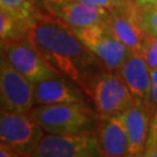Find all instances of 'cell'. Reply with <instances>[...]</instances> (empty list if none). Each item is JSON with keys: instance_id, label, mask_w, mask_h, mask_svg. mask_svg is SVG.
<instances>
[{"instance_id": "3957f363", "label": "cell", "mask_w": 157, "mask_h": 157, "mask_svg": "<svg viewBox=\"0 0 157 157\" xmlns=\"http://www.w3.org/2000/svg\"><path fill=\"white\" fill-rule=\"evenodd\" d=\"M87 95L100 119L121 114L135 102L120 73L107 69L94 78Z\"/></svg>"}, {"instance_id": "277c9868", "label": "cell", "mask_w": 157, "mask_h": 157, "mask_svg": "<svg viewBox=\"0 0 157 157\" xmlns=\"http://www.w3.org/2000/svg\"><path fill=\"white\" fill-rule=\"evenodd\" d=\"M44 130L30 112L1 109L0 140L21 157H29L35 150Z\"/></svg>"}, {"instance_id": "30bf717a", "label": "cell", "mask_w": 157, "mask_h": 157, "mask_svg": "<svg viewBox=\"0 0 157 157\" xmlns=\"http://www.w3.org/2000/svg\"><path fill=\"white\" fill-rule=\"evenodd\" d=\"M134 98L135 102L144 105L151 109V69L142 54L130 52L122 67L118 71Z\"/></svg>"}, {"instance_id": "ba28073f", "label": "cell", "mask_w": 157, "mask_h": 157, "mask_svg": "<svg viewBox=\"0 0 157 157\" xmlns=\"http://www.w3.org/2000/svg\"><path fill=\"white\" fill-rule=\"evenodd\" d=\"M142 10L133 1L124 7L109 10L106 22L130 52L144 55L149 34L142 26Z\"/></svg>"}, {"instance_id": "7a4b0ae2", "label": "cell", "mask_w": 157, "mask_h": 157, "mask_svg": "<svg viewBox=\"0 0 157 157\" xmlns=\"http://www.w3.org/2000/svg\"><path fill=\"white\" fill-rule=\"evenodd\" d=\"M30 113L47 134H91L98 128V115H95L86 102L36 105Z\"/></svg>"}, {"instance_id": "52a82bcc", "label": "cell", "mask_w": 157, "mask_h": 157, "mask_svg": "<svg viewBox=\"0 0 157 157\" xmlns=\"http://www.w3.org/2000/svg\"><path fill=\"white\" fill-rule=\"evenodd\" d=\"M2 57L33 84L57 75L28 37L7 43L1 47Z\"/></svg>"}, {"instance_id": "ac0fdd59", "label": "cell", "mask_w": 157, "mask_h": 157, "mask_svg": "<svg viewBox=\"0 0 157 157\" xmlns=\"http://www.w3.org/2000/svg\"><path fill=\"white\" fill-rule=\"evenodd\" d=\"M141 21L147 33L150 35H157V10L142 11Z\"/></svg>"}, {"instance_id": "d6986e66", "label": "cell", "mask_w": 157, "mask_h": 157, "mask_svg": "<svg viewBox=\"0 0 157 157\" xmlns=\"http://www.w3.org/2000/svg\"><path fill=\"white\" fill-rule=\"evenodd\" d=\"M144 57L150 69L157 67V35L149 34V39L144 50Z\"/></svg>"}, {"instance_id": "d4e9b609", "label": "cell", "mask_w": 157, "mask_h": 157, "mask_svg": "<svg viewBox=\"0 0 157 157\" xmlns=\"http://www.w3.org/2000/svg\"><path fill=\"white\" fill-rule=\"evenodd\" d=\"M135 0H109V2L113 5V7H124L129 4H132Z\"/></svg>"}, {"instance_id": "9a60e30c", "label": "cell", "mask_w": 157, "mask_h": 157, "mask_svg": "<svg viewBox=\"0 0 157 157\" xmlns=\"http://www.w3.org/2000/svg\"><path fill=\"white\" fill-rule=\"evenodd\" d=\"M29 25L0 11V41L1 47L14 41L26 39Z\"/></svg>"}, {"instance_id": "2e32d148", "label": "cell", "mask_w": 157, "mask_h": 157, "mask_svg": "<svg viewBox=\"0 0 157 157\" xmlns=\"http://www.w3.org/2000/svg\"><path fill=\"white\" fill-rule=\"evenodd\" d=\"M0 10L1 12H5L12 17L28 23L29 26L42 11L30 0H0Z\"/></svg>"}, {"instance_id": "ffe728a7", "label": "cell", "mask_w": 157, "mask_h": 157, "mask_svg": "<svg viewBox=\"0 0 157 157\" xmlns=\"http://www.w3.org/2000/svg\"><path fill=\"white\" fill-rule=\"evenodd\" d=\"M151 92H150V97H151V105L154 108V112L157 111V67L151 69Z\"/></svg>"}, {"instance_id": "8992f818", "label": "cell", "mask_w": 157, "mask_h": 157, "mask_svg": "<svg viewBox=\"0 0 157 157\" xmlns=\"http://www.w3.org/2000/svg\"><path fill=\"white\" fill-rule=\"evenodd\" d=\"M29 157H104L97 134H44Z\"/></svg>"}, {"instance_id": "603a6c76", "label": "cell", "mask_w": 157, "mask_h": 157, "mask_svg": "<svg viewBox=\"0 0 157 157\" xmlns=\"http://www.w3.org/2000/svg\"><path fill=\"white\" fill-rule=\"evenodd\" d=\"M135 2L142 11H150L155 8L157 0H135Z\"/></svg>"}, {"instance_id": "4316f807", "label": "cell", "mask_w": 157, "mask_h": 157, "mask_svg": "<svg viewBox=\"0 0 157 157\" xmlns=\"http://www.w3.org/2000/svg\"><path fill=\"white\" fill-rule=\"evenodd\" d=\"M118 157H128V156H118Z\"/></svg>"}, {"instance_id": "cb8c5ba5", "label": "cell", "mask_w": 157, "mask_h": 157, "mask_svg": "<svg viewBox=\"0 0 157 157\" xmlns=\"http://www.w3.org/2000/svg\"><path fill=\"white\" fill-rule=\"evenodd\" d=\"M0 157H21L19 154L12 150L11 148H8L7 146H5L4 143L0 144Z\"/></svg>"}, {"instance_id": "7402d4cb", "label": "cell", "mask_w": 157, "mask_h": 157, "mask_svg": "<svg viewBox=\"0 0 157 157\" xmlns=\"http://www.w3.org/2000/svg\"><path fill=\"white\" fill-rule=\"evenodd\" d=\"M36 7H39L40 10H47L48 7L55 4H59L64 0H30Z\"/></svg>"}, {"instance_id": "8fae6325", "label": "cell", "mask_w": 157, "mask_h": 157, "mask_svg": "<svg viewBox=\"0 0 157 157\" xmlns=\"http://www.w3.org/2000/svg\"><path fill=\"white\" fill-rule=\"evenodd\" d=\"M84 90L61 73L34 84L35 105L85 102Z\"/></svg>"}, {"instance_id": "e0dca14e", "label": "cell", "mask_w": 157, "mask_h": 157, "mask_svg": "<svg viewBox=\"0 0 157 157\" xmlns=\"http://www.w3.org/2000/svg\"><path fill=\"white\" fill-rule=\"evenodd\" d=\"M142 157H157V111L154 113L150 121L149 136Z\"/></svg>"}, {"instance_id": "44dd1931", "label": "cell", "mask_w": 157, "mask_h": 157, "mask_svg": "<svg viewBox=\"0 0 157 157\" xmlns=\"http://www.w3.org/2000/svg\"><path fill=\"white\" fill-rule=\"evenodd\" d=\"M72 1H77V2H83V4H87V5L98 6V7H104L107 10L113 8V5L109 2V0H72Z\"/></svg>"}, {"instance_id": "9c48e42d", "label": "cell", "mask_w": 157, "mask_h": 157, "mask_svg": "<svg viewBox=\"0 0 157 157\" xmlns=\"http://www.w3.org/2000/svg\"><path fill=\"white\" fill-rule=\"evenodd\" d=\"M1 109L11 112H30L35 105L34 84L1 57L0 64Z\"/></svg>"}, {"instance_id": "4fadbf2b", "label": "cell", "mask_w": 157, "mask_h": 157, "mask_svg": "<svg viewBox=\"0 0 157 157\" xmlns=\"http://www.w3.org/2000/svg\"><path fill=\"white\" fill-rule=\"evenodd\" d=\"M121 115L128 134V157H142L154 113L144 105L134 102Z\"/></svg>"}, {"instance_id": "5b68a950", "label": "cell", "mask_w": 157, "mask_h": 157, "mask_svg": "<svg viewBox=\"0 0 157 157\" xmlns=\"http://www.w3.org/2000/svg\"><path fill=\"white\" fill-rule=\"evenodd\" d=\"M72 30L109 71L118 72L130 54L129 49L117 37L106 21L87 28Z\"/></svg>"}, {"instance_id": "484cf974", "label": "cell", "mask_w": 157, "mask_h": 157, "mask_svg": "<svg viewBox=\"0 0 157 157\" xmlns=\"http://www.w3.org/2000/svg\"><path fill=\"white\" fill-rule=\"evenodd\" d=\"M154 10H157V4H156V6H155V8Z\"/></svg>"}, {"instance_id": "6da1fadb", "label": "cell", "mask_w": 157, "mask_h": 157, "mask_svg": "<svg viewBox=\"0 0 157 157\" xmlns=\"http://www.w3.org/2000/svg\"><path fill=\"white\" fill-rule=\"evenodd\" d=\"M27 37L58 73L87 94L92 82L106 67L61 19L42 10L30 23Z\"/></svg>"}, {"instance_id": "7c38bea8", "label": "cell", "mask_w": 157, "mask_h": 157, "mask_svg": "<svg viewBox=\"0 0 157 157\" xmlns=\"http://www.w3.org/2000/svg\"><path fill=\"white\" fill-rule=\"evenodd\" d=\"M45 11L61 19L72 29L87 28L93 25L105 22L109 10L98 6L87 5L72 0H64L48 7Z\"/></svg>"}, {"instance_id": "5bb4252c", "label": "cell", "mask_w": 157, "mask_h": 157, "mask_svg": "<svg viewBox=\"0 0 157 157\" xmlns=\"http://www.w3.org/2000/svg\"><path fill=\"white\" fill-rule=\"evenodd\" d=\"M97 137L104 157L128 156V134L121 114L101 119Z\"/></svg>"}]
</instances>
